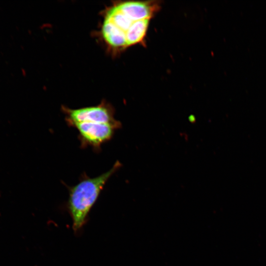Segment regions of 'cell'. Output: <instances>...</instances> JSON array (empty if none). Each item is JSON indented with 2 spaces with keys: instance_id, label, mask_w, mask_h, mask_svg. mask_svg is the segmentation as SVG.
Instances as JSON below:
<instances>
[{
  "instance_id": "cell-1",
  "label": "cell",
  "mask_w": 266,
  "mask_h": 266,
  "mask_svg": "<svg viewBox=\"0 0 266 266\" xmlns=\"http://www.w3.org/2000/svg\"><path fill=\"white\" fill-rule=\"evenodd\" d=\"M159 1L117 2L105 11L101 35L109 47L123 50L142 43L150 20L160 8Z\"/></svg>"
},
{
  "instance_id": "cell-2",
  "label": "cell",
  "mask_w": 266,
  "mask_h": 266,
  "mask_svg": "<svg viewBox=\"0 0 266 266\" xmlns=\"http://www.w3.org/2000/svg\"><path fill=\"white\" fill-rule=\"evenodd\" d=\"M121 166L117 161L109 170L95 177L83 174L76 185L69 187L66 208L72 219L75 233H79L86 224L89 213L105 185Z\"/></svg>"
},
{
  "instance_id": "cell-3",
  "label": "cell",
  "mask_w": 266,
  "mask_h": 266,
  "mask_svg": "<svg viewBox=\"0 0 266 266\" xmlns=\"http://www.w3.org/2000/svg\"><path fill=\"white\" fill-rule=\"evenodd\" d=\"M65 119L68 126L82 122L121 124L114 118V111L108 103L102 102L99 105L77 109L63 106Z\"/></svg>"
},
{
  "instance_id": "cell-4",
  "label": "cell",
  "mask_w": 266,
  "mask_h": 266,
  "mask_svg": "<svg viewBox=\"0 0 266 266\" xmlns=\"http://www.w3.org/2000/svg\"><path fill=\"white\" fill-rule=\"evenodd\" d=\"M72 127L78 131L81 147L90 146L97 151L100 150L103 143L112 138L115 131L121 127V124L82 122Z\"/></svg>"
}]
</instances>
